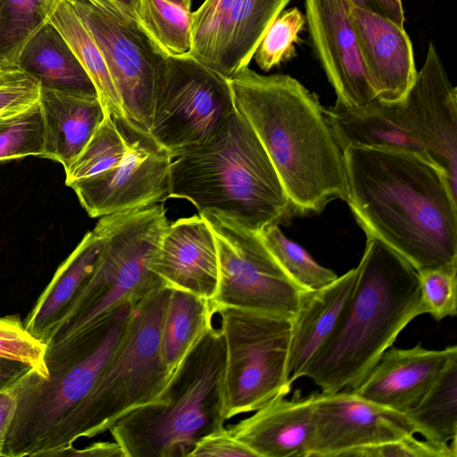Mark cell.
<instances>
[{
	"label": "cell",
	"instance_id": "1",
	"mask_svg": "<svg viewBox=\"0 0 457 457\" xmlns=\"http://www.w3.org/2000/svg\"><path fill=\"white\" fill-rule=\"evenodd\" d=\"M343 153L345 202L367 237L417 271L457 264V195L435 163L395 149L349 145Z\"/></svg>",
	"mask_w": 457,
	"mask_h": 457
},
{
	"label": "cell",
	"instance_id": "2",
	"mask_svg": "<svg viewBox=\"0 0 457 457\" xmlns=\"http://www.w3.org/2000/svg\"><path fill=\"white\" fill-rule=\"evenodd\" d=\"M234 105L267 152L295 216L346 200L344 153L318 96L289 75L248 66L228 79Z\"/></svg>",
	"mask_w": 457,
	"mask_h": 457
},
{
	"label": "cell",
	"instance_id": "3",
	"mask_svg": "<svg viewBox=\"0 0 457 457\" xmlns=\"http://www.w3.org/2000/svg\"><path fill=\"white\" fill-rule=\"evenodd\" d=\"M422 314L418 271L383 242L367 237L351 296L303 377L323 394L352 390L400 332Z\"/></svg>",
	"mask_w": 457,
	"mask_h": 457
},
{
	"label": "cell",
	"instance_id": "4",
	"mask_svg": "<svg viewBox=\"0 0 457 457\" xmlns=\"http://www.w3.org/2000/svg\"><path fill=\"white\" fill-rule=\"evenodd\" d=\"M135 303L116 308L87 328L46 345L47 376L33 369L16 383L17 407L4 457L66 456L72 425L120 343Z\"/></svg>",
	"mask_w": 457,
	"mask_h": 457
},
{
	"label": "cell",
	"instance_id": "5",
	"mask_svg": "<svg viewBox=\"0 0 457 457\" xmlns=\"http://www.w3.org/2000/svg\"><path fill=\"white\" fill-rule=\"evenodd\" d=\"M170 197L254 233L295 217L267 152L237 110L211 139L172 158Z\"/></svg>",
	"mask_w": 457,
	"mask_h": 457
},
{
	"label": "cell",
	"instance_id": "6",
	"mask_svg": "<svg viewBox=\"0 0 457 457\" xmlns=\"http://www.w3.org/2000/svg\"><path fill=\"white\" fill-rule=\"evenodd\" d=\"M226 350L210 327L173 370L156 401L109 429L125 457H189L199 440L224 428Z\"/></svg>",
	"mask_w": 457,
	"mask_h": 457
},
{
	"label": "cell",
	"instance_id": "7",
	"mask_svg": "<svg viewBox=\"0 0 457 457\" xmlns=\"http://www.w3.org/2000/svg\"><path fill=\"white\" fill-rule=\"evenodd\" d=\"M104 218L105 240L96 267L47 344L73 336L164 284L151 267L170 224L163 205L154 204Z\"/></svg>",
	"mask_w": 457,
	"mask_h": 457
},
{
	"label": "cell",
	"instance_id": "8",
	"mask_svg": "<svg viewBox=\"0 0 457 457\" xmlns=\"http://www.w3.org/2000/svg\"><path fill=\"white\" fill-rule=\"evenodd\" d=\"M170 288L162 284L136 303L123 336L80 409L70 443L108 431L130 411L156 401L171 372L161 354Z\"/></svg>",
	"mask_w": 457,
	"mask_h": 457
},
{
	"label": "cell",
	"instance_id": "9",
	"mask_svg": "<svg viewBox=\"0 0 457 457\" xmlns=\"http://www.w3.org/2000/svg\"><path fill=\"white\" fill-rule=\"evenodd\" d=\"M217 312L226 350L227 420L285 397L292 384L287 374L292 318L234 307Z\"/></svg>",
	"mask_w": 457,
	"mask_h": 457
},
{
	"label": "cell",
	"instance_id": "10",
	"mask_svg": "<svg viewBox=\"0 0 457 457\" xmlns=\"http://www.w3.org/2000/svg\"><path fill=\"white\" fill-rule=\"evenodd\" d=\"M235 111L227 78L189 54L166 55L149 135L174 158L211 139Z\"/></svg>",
	"mask_w": 457,
	"mask_h": 457
},
{
	"label": "cell",
	"instance_id": "11",
	"mask_svg": "<svg viewBox=\"0 0 457 457\" xmlns=\"http://www.w3.org/2000/svg\"><path fill=\"white\" fill-rule=\"evenodd\" d=\"M68 1L104 56L127 129L149 135L156 85L167 54L112 0Z\"/></svg>",
	"mask_w": 457,
	"mask_h": 457
},
{
	"label": "cell",
	"instance_id": "12",
	"mask_svg": "<svg viewBox=\"0 0 457 457\" xmlns=\"http://www.w3.org/2000/svg\"><path fill=\"white\" fill-rule=\"evenodd\" d=\"M199 215L211 227L218 250L213 313L234 307L293 318L307 290L287 276L259 234L211 213Z\"/></svg>",
	"mask_w": 457,
	"mask_h": 457
},
{
	"label": "cell",
	"instance_id": "13",
	"mask_svg": "<svg viewBox=\"0 0 457 457\" xmlns=\"http://www.w3.org/2000/svg\"><path fill=\"white\" fill-rule=\"evenodd\" d=\"M129 131V150L116 166L70 186L93 218L130 212L169 198L172 160L169 152L151 136Z\"/></svg>",
	"mask_w": 457,
	"mask_h": 457
},
{
	"label": "cell",
	"instance_id": "14",
	"mask_svg": "<svg viewBox=\"0 0 457 457\" xmlns=\"http://www.w3.org/2000/svg\"><path fill=\"white\" fill-rule=\"evenodd\" d=\"M400 102L411 133L457 195V88L432 42L422 68Z\"/></svg>",
	"mask_w": 457,
	"mask_h": 457
},
{
	"label": "cell",
	"instance_id": "15",
	"mask_svg": "<svg viewBox=\"0 0 457 457\" xmlns=\"http://www.w3.org/2000/svg\"><path fill=\"white\" fill-rule=\"evenodd\" d=\"M312 396L315 433L310 457H339L355 447L416 434L404 412L365 400L352 391Z\"/></svg>",
	"mask_w": 457,
	"mask_h": 457
},
{
	"label": "cell",
	"instance_id": "16",
	"mask_svg": "<svg viewBox=\"0 0 457 457\" xmlns=\"http://www.w3.org/2000/svg\"><path fill=\"white\" fill-rule=\"evenodd\" d=\"M349 0H304L311 43L337 96L335 106L355 107L376 98L358 53Z\"/></svg>",
	"mask_w": 457,
	"mask_h": 457
},
{
	"label": "cell",
	"instance_id": "17",
	"mask_svg": "<svg viewBox=\"0 0 457 457\" xmlns=\"http://www.w3.org/2000/svg\"><path fill=\"white\" fill-rule=\"evenodd\" d=\"M349 19L360 59L376 98L402 100L417 75L411 41L403 27L351 5Z\"/></svg>",
	"mask_w": 457,
	"mask_h": 457
},
{
	"label": "cell",
	"instance_id": "18",
	"mask_svg": "<svg viewBox=\"0 0 457 457\" xmlns=\"http://www.w3.org/2000/svg\"><path fill=\"white\" fill-rule=\"evenodd\" d=\"M457 356V346L441 350L388 347L352 390L386 408L406 412L412 408L446 364Z\"/></svg>",
	"mask_w": 457,
	"mask_h": 457
},
{
	"label": "cell",
	"instance_id": "19",
	"mask_svg": "<svg viewBox=\"0 0 457 457\" xmlns=\"http://www.w3.org/2000/svg\"><path fill=\"white\" fill-rule=\"evenodd\" d=\"M151 267L168 287L210 301L217 289L219 259L206 220L193 215L169 224Z\"/></svg>",
	"mask_w": 457,
	"mask_h": 457
},
{
	"label": "cell",
	"instance_id": "20",
	"mask_svg": "<svg viewBox=\"0 0 457 457\" xmlns=\"http://www.w3.org/2000/svg\"><path fill=\"white\" fill-rule=\"evenodd\" d=\"M228 429L256 457H310L315 433L312 394L274 399Z\"/></svg>",
	"mask_w": 457,
	"mask_h": 457
},
{
	"label": "cell",
	"instance_id": "21",
	"mask_svg": "<svg viewBox=\"0 0 457 457\" xmlns=\"http://www.w3.org/2000/svg\"><path fill=\"white\" fill-rule=\"evenodd\" d=\"M105 240L102 216L56 270L23 322L46 345L60 327L73 300L94 270Z\"/></svg>",
	"mask_w": 457,
	"mask_h": 457
},
{
	"label": "cell",
	"instance_id": "22",
	"mask_svg": "<svg viewBox=\"0 0 457 457\" xmlns=\"http://www.w3.org/2000/svg\"><path fill=\"white\" fill-rule=\"evenodd\" d=\"M39 104L45 127L43 158L67 169L79 155L106 115L97 96L40 86Z\"/></svg>",
	"mask_w": 457,
	"mask_h": 457
},
{
	"label": "cell",
	"instance_id": "23",
	"mask_svg": "<svg viewBox=\"0 0 457 457\" xmlns=\"http://www.w3.org/2000/svg\"><path fill=\"white\" fill-rule=\"evenodd\" d=\"M357 267L329 285L306 291L292 318L287 374L291 383L303 371L320 346L332 334L353 290Z\"/></svg>",
	"mask_w": 457,
	"mask_h": 457
},
{
	"label": "cell",
	"instance_id": "24",
	"mask_svg": "<svg viewBox=\"0 0 457 457\" xmlns=\"http://www.w3.org/2000/svg\"><path fill=\"white\" fill-rule=\"evenodd\" d=\"M324 112L342 150L349 145L395 149L432 162L408 129L400 101L375 99L355 107H324Z\"/></svg>",
	"mask_w": 457,
	"mask_h": 457
},
{
	"label": "cell",
	"instance_id": "25",
	"mask_svg": "<svg viewBox=\"0 0 457 457\" xmlns=\"http://www.w3.org/2000/svg\"><path fill=\"white\" fill-rule=\"evenodd\" d=\"M16 67L36 79L41 87L97 96L87 71L50 21L23 46L17 58Z\"/></svg>",
	"mask_w": 457,
	"mask_h": 457
},
{
	"label": "cell",
	"instance_id": "26",
	"mask_svg": "<svg viewBox=\"0 0 457 457\" xmlns=\"http://www.w3.org/2000/svg\"><path fill=\"white\" fill-rule=\"evenodd\" d=\"M290 0H238L228 24L218 73L231 78L247 67L266 30Z\"/></svg>",
	"mask_w": 457,
	"mask_h": 457
},
{
	"label": "cell",
	"instance_id": "27",
	"mask_svg": "<svg viewBox=\"0 0 457 457\" xmlns=\"http://www.w3.org/2000/svg\"><path fill=\"white\" fill-rule=\"evenodd\" d=\"M49 21L66 40L91 79L106 112L122 126L128 124L106 62L92 35L68 0H59Z\"/></svg>",
	"mask_w": 457,
	"mask_h": 457
},
{
	"label": "cell",
	"instance_id": "28",
	"mask_svg": "<svg viewBox=\"0 0 457 457\" xmlns=\"http://www.w3.org/2000/svg\"><path fill=\"white\" fill-rule=\"evenodd\" d=\"M210 301L170 288L161 333V354L172 373L200 337L212 327Z\"/></svg>",
	"mask_w": 457,
	"mask_h": 457
},
{
	"label": "cell",
	"instance_id": "29",
	"mask_svg": "<svg viewBox=\"0 0 457 457\" xmlns=\"http://www.w3.org/2000/svg\"><path fill=\"white\" fill-rule=\"evenodd\" d=\"M405 414L425 440L440 445L456 444L457 356Z\"/></svg>",
	"mask_w": 457,
	"mask_h": 457
},
{
	"label": "cell",
	"instance_id": "30",
	"mask_svg": "<svg viewBox=\"0 0 457 457\" xmlns=\"http://www.w3.org/2000/svg\"><path fill=\"white\" fill-rule=\"evenodd\" d=\"M59 0H0V70L16 68L26 43L46 23Z\"/></svg>",
	"mask_w": 457,
	"mask_h": 457
},
{
	"label": "cell",
	"instance_id": "31",
	"mask_svg": "<svg viewBox=\"0 0 457 457\" xmlns=\"http://www.w3.org/2000/svg\"><path fill=\"white\" fill-rule=\"evenodd\" d=\"M130 134L107 112L76 160L65 169V183L71 186L116 166L129 150Z\"/></svg>",
	"mask_w": 457,
	"mask_h": 457
},
{
	"label": "cell",
	"instance_id": "32",
	"mask_svg": "<svg viewBox=\"0 0 457 457\" xmlns=\"http://www.w3.org/2000/svg\"><path fill=\"white\" fill-rule=\"evenodd\" d=\"M191 11L168 0H140L139 24L167 55L188 54Z\"/></svg>",
	"mask_w": 457,
	"mask_h": 457
},
{
	"label": "cell",
	"instance_id": "33",
	"mask_svg": "<svg viewBox=\"0 0 457 457\" xmlns=\"http://www.w3.org/2000/svg\"><path fill=\"white\" fill-rule=\"evenodd\" d=\"M238 0H205L191 13L189 55L218 72L232 10Z\"/></svg>",
	"mask_w": 457,
	"mask_h": 457
},
{
	"label": "cell",
	"instance_id": "34",
	"mask_svg": "<svg viewBox=\"0 0 457 457\" xmlns=\"http://www.w3.org/2000/svg\"><path fill=\"white\" fill-rule=\"evenodd\" d=\"M258 234L282 270L303 289H320L337 278L333 270L319 264L305 249L287 237L278 225L269 226Z\"/></svg>",
	"mask_w": 457,
	"mask_h": 457
},
{
	"label": "cell",
	"instance_id": "35",
	"mask_svg": "<svg viewBox=\"0 0 457 457\" xmlns=\"http://www.w3.org/2000/svg\"><path fill=\"white\" fill-rule=\"evenodd\" d=\"M44 154L45 127L39 100L23 111L0 116V162Z\"/></svg>",
	"mask_w": 457,
	"mask_h": 457
},
{
	"label": "cell",
	"instance_id": "36",
	"mask_svg": "<svg viewBox=\"0 0 457 457\" xmlns=\"http://www.w3.org/2000/svg\"><path fill=\"white\" fill-rule=\"evenodd\" d=\"M305 18L296 7L282 11L270 25L253 54L264 71L278 66L295 55V45Z\"/></svg>",
	"mask_w": 457,
	"mask_h": 457
},
{
	"label": "cell",
	"instance_id": "37",
	"mask_svg": "<svg viewBox=\"0 0 457 457\" xmlns=\"http://www.w3.org/2000/svg\"><path fill=\"white\" fill-rule=\"evenodd\" d=\"M424 314L439 321L457 313V264L418 271Z\"/></svg>",
	"mask_w": 457,
	"mask_h": 457
},
{
	"label": "cell",
	"instance_id": "38",
	"mask_svg": "<svg viewBox=\"0 0 457 457\" xmlns=\"http://www.w3.org/2000/svg\"><path fill=\"white\" fill-rule=\"evenodd\" d=\"M46 350V345L29 333L18 314L0 317V358L23 362L45 378Z\"/></svg>",
	"mask_w": 457,
	"mask_h": 457
},
{
	"label": "cell",
	"instance_id": "39",
	"mask_svg": "<svg viewBox=\"0 0 457 457\" xmlns=\"http://www.w3.org/2000/svg\"><path fill=\"white\" fill-rule=\"evenodd\" d=\"M456 444L440 445L414 435L347 450L339 457H456Z\"/></svg>",
	"mask_w": 457,
	"mask_h": 457
},
{
	"label": "cell",
	"instance_id": "40",
	"mask_svg": "<svg viewBox=\"0 0 457 457\" xmlns=\"http://www.w3.org/2000/svg\"><path fill=\"white\" fill-rule=\"evenodd\" d=\"M40 83L19 68L0 71V116L23 111L39 100Z\"/></svg>",
	"mask_w": 457,
	"mask_h": 457
},
{
	"label": "cell",
	"instance_id": "41",
	"mask_svg": "<svg viewBox=\"0 0 457 457\" xmlns=\"http://www.w3.org/2000/svg\"><path fill=\"white\" fill-rule=\"evenodd\" d=\"M256 457L254 453L223 428L198 441L189 457Z\"/></svg>",
	"mask_w": 457,
	"mask_h": 457
},
{
	"label": "cell",
	"instance_id": "42",
	"mask_svg": "<svg viewBox=\"0 0 457 457\" xmlns=\"http://www.w3.org/2000/svg\"><path fill=\"white\" fill-rule=\"evenodd\" d=\"M350 4L384 17L404 28V12L402 0H349Z\"/></svg>",
	"mask_w": 457,
	"mask_h": 457
},
{
	"label": "cell",
	"instance_id": "43",
	"mask_svg": "<svg viewBox=\"0 0 457 457\" xmlns=\"http://www.w3.org/2000/svg\"><path fill=\"white\" fill-rule=\"evenodd\" d=\"M17 407L15 383L0 391V457Z\"/></svg>",
	"mask_w": 457,
	"mask_h": 457
},
{
	"label": "cell",
	"instance_id": "44",
	"mask_svg": "<svg viewBox=\"0 0 457 457\" xmlns=\"http://www.w3.org/2000/svg\"><path fill=\"white\" fill-rule=\"evenodd\" d=\"M66 456L79 457H125L124 453L118 443L114 442H97L87 445L83 449H75L74 447Z\"/></svg>",
	"mask_w": 457,
	"mask_h": 457
},
{
	"label": "cell",
	"instance_id": "45",
	"mask_svg": "<svg viewBox=\"0 0 457 457\" xmlns=\"http://www.w3.org/2000/svg\"><path fill=\"white\" fill-rule=\"evenodd\" d=\"M31 369L23 362L0 358V391L12 386Z\"/></svg>",
	"mask_w": 457,
	"mask_h": 457
},
{
	"label": "cell",
	"instance_id": "46",
	"mask_svg": "<svg viewBox=\"0 0 457 457\" xmlns=\"http://www.w3.org/2000/svg\"><path fill=\"white\" fill-rule=\"evenodd\" d=\"M132 21L139 26L140 0H112ZM142 29V28H141Z\"/></svg>",
	"mask_w": 457,
	"mask_h": 457
},
{
	"label": "cell",
	"instance_id": "47",
	"mask_svg": "<svg viewBox=\"0 0 457 457\" xmlns=\"http://www.w3.org/2000/svg\"><path fill=\"white\" fill-rule=\"evenodd\" d=\"M168 1L174 3L178 5H180L188 10H190V8H191V0H168Z\"/></svg>",
	"mask_w": 457,
	"mask_h": 457
},
{
	"label": "cell",
	"instance_id": "48",
	"mask_svg": "<svg viewBox=\"0 0 457 457\" xmlns=\"http://www.w3.org/2000/svg\"><path fill=\"white\" fill-rule=\"evenodd\" d=\"M12 69V68H11ZM7 70V69H6ZM3 71V70H0V71Z\"/></svg>",
	"mask_w": 457,
	"mask_h": 457
},
{
	"label": "cell",
	"instance_id": "49",
	"mask_svg": "<svg viewBox=\"0 0 457 457\" xmlns=\"http://www.w3.org/2000/svg\"><path fill=\"white\" fill-rule=\"evenodd\" d=\"M192 1V0H191Z\"/></svg>",
	"mask_w": 457,
	"mask_h": 457
}]
</instances>
